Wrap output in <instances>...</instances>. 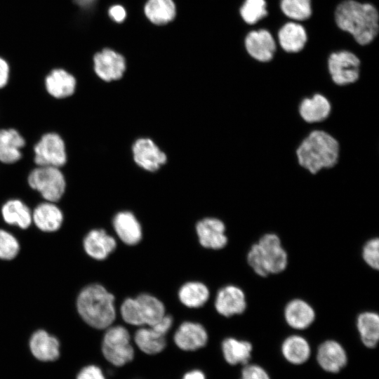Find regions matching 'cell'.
I'll list each match as a JSON object with an SVG mask.
<instances>
[{
	"mask_svg": "<svg viewBox=\"0 0 379 379\" xmlns=\"http://www.w3.org/2000/svg\"><path fill=\"white\" fill-rule=\"evenodd\" d=\"M340 144L331 133L313 128L295 149L298 164L312 175L335 167L340 158Z\"/></svg>",
	"mask_w": 379,
	"mask_h": 379,
	"instance_id": "1",
	"label": "cell"
},
{
	"mask_svg": "<svg viewBox=\"0 0 379 379\" xmlns=\"http://www.w3.org/2000/svg\"><path fill=\"white\" fill-rule=\"evenodd\" d=\"M378 19V12L373 5L354 0L341 2L335 11L338 27L350 32L361 45L370 44L377 36Z\"/></svg>",
	"mask_w": 379,
	"mask_h": 379,
	"instance_id": "2",
	"label": "cell"
},
{
	"mask_svg": "<svg viewBox=\"0 0 379 379\" xmlns=\"http://www.w3.org/2000/svg\"><path fill=\"white\" fill-rule=\"evenodd\" d=\"M114 300V295L104 286L98 284H91L79 294L77 310L83 320L91 327L107 328L116 317Z\"/></svg>",
	"mask_w": 379,
	"mask_h": 379,
	"instance_id": "3",
	"label": "cell"
},
{
	"mask_svg": "<svg viewBox=\"0 0 379 379\" xmlns=\"http://www.w3.org/2000/svg\"><path fill=\"white\" fill-rule=\"evenodd\" d=\"M102 352L107 361L117 367L132 361L135 351L128 331L119 325L108 327L102 342Z\"/></svg>",
	"mask_w": 379,
	"mask_h": 379,
	"instance_id": "4",
	"label": "cell"
},
{
	"mask_svg": "<svg viewBox=\"0 0 379 379\" xmlns=\"http://www.w3.org/2000/svg\"><path fill=\"white\" fill-rule=\"evenodd\" d=\"M27 181L47 201H58L65 191V176L58 167L37 166L30 172Z\"/></svg>",
	"mask_w": 379,
	"mask_h": 379,
	"instance_id": "5",
	"label": "cell"
},
{
	"mask_svg": "<svg viewBox=\"0 0 379 379\" xmlns=\"http://www.w3.org/2000/svg\"><path fill=\"white\" fill-rule=\"evenodd\" d=\"M327 67L330 79L337 86L352 85L361 75V60L350 51L332 53L328 56Z\"/></svg>",
	"mask_w": 379,
	"mask_h": 379,
	"instance_id": "6",
	"label": "cell"
},
{
	"mask_svg": "<svg viewBox=\"0 0 379 379\" xmlns=\"http://www.w3.org/2000/svg\"><path fill=\"white\" fill-rule=\"evenodd\" d=\"M34 162L38 166L60 168L67 161L65 144L60 135L47 133L34 145Z\"/></svg>",
	"mask_w": 379,
	"mask_h": 379,
	"instance_id": "7",
	"label": "cell"
},
{
	"mask_svg": "<svg viewBox=\"0 0 379 379\" xmlns=\"http://www.w3.org/2000/svg\"><path fill=\"white\" fill-rule=\"evenodd\" d=\"M269 274H279L286 270L288 256L280 237L274 233H266L257 242Z\"/></svg>",
	"mask_w": 379,
	"mask_h": 379,
	"instance_id": "8",
	"label": "cell"
},
{
	"mask_svg": "<svg viewBox=\"0 0 379 379\" xmlns=\"http://www.w3.org/2000/svg\"><path fill=\"white\" fill-rule=\"evenodd\" d=\"M132 152L135 164L149 172L159 170L167 161L166 154L148 138L136 140L133 145Z\"/></svg>",
	"mask_w": 379,
	"mask_h": 379,
	"instance_id": "9",
	"label": "cell"
},
{
	"mask_svg": "<svg viewBox=\"0 0 379 379\" xmlns=\"http://www.w3.org/2000/svg\"><path fill=\"white\" fill-rule=\"evenodd\" d=\"M93 63L97 76L107 82L120 79L126 69L124 57L110 48H104L95 54Z\"/></svg>",
	"mask_w": 379,
	"mask_h": 379,
	"instance_id": "10",
	"label": "cell"
},
{
	"mask_svg": "<svg viewBox=\"0 0 379 379\" xmlns=\"http://www.w3.org/2000/svg\"><path fill=\"white\" fill-rule=\"evenodd\" d=\"M316 360L322 370L335 374L347 366L348 356L345 347L339 342L330 339L319 345Z\"/></svg>",
	"mask_w": 379,
	"mask_h": 379,
	"instance_id": "11",
	"label": "cell"
},
{
	"mask_svg": "<svg viewBox=\"0 0 379 379\" xmlns=\"http://www.w3.org/2000/svg\"><path fill=\"white\" fill-rule=\"evenodd\" d=\"M332 105L328 98L321 93H315L303 98L298 106L300 119L310 125H317L330 116Z\"/></svg>",
	"mask_w": 379,
	"mask_h": 379,
	"instance_id": "12",
	"label": "cell"
},
{
	"mask_svg": "<svg viewBox=\"0 0 379 379\" xmlns=\"http://www.w3.org/2000/svg\"><path fill=\"white\" fill-rule=\"evenodd\" d=\"M134 325L151 326L166 314L164 304L157 298L146 293L133 298Z\"/></svg>",
	"mask_w": 379,
	"mask_h": 379,
	"instance_id": "13",
	"label": "cell"
},
{
	"mask_svg": "<svg viewBox=\"0 0 379 379\" xmlns=\"http://www.w3.org/2000/svg\"><path fill=\"white\" fill-rule=\"evenodd\" d=\"M246 306L245 293L237 286H225L217 293L215 302V309L220 314L225 317L244 313Z\"/></svg>",
	"mask_w": 379,
	"mask_h": 379,
	"instance_id": "14",
	"label": "cell"
},
{
	"mask_svg": "<svg viewBox=\"0 0 379 379\" xmlns=\"http://www.w3.org/2000/svg\"><path fill=\"white\" fill-rule=\"evenodd\" d=\"M208 333L199 324L185 321L176 330L173 340L176 346L183 351L192 352L204 347L208 342Z\"/></svg>",
	"mask_w": 379,
	"mask_h": 379,
	"instance_id": "15",
	"label": "cell"
},
{
	"mask_svg": "<svg viewBox=\"0 0 379 379\" xmlns=\"http://www.w3.org/2000/svg\"><path fill=\"white\" fill-rule=\"evenodd\" d=\"M284 317L288 326L301 331L309 328L314 323L316 312L313 307L306 300L294 298L285 305Z\"/></svg>",
	"mask_w": 379,
	"mask_h": 379,
	"instance_id": "16",
	"label": "cell"
},
{
	"mask_svg": "<svg viewBox=\"0 0 379 379\" xmlns=\"http://www.w3.org/2000/svg\"><path fill=\"white\" fill-rule=\"evenodd\" d=\"M245 47L249 55L260 62L271 61L276 51L274 40L266 29L249 32L245 39Z\"/></svg>",
	"mask_w": 379,
	"mask_h": 379,
	"instance_id": "17",
	"label": "cell"
},
{
	"mask_svg": "<svg viewBox=\"0 0 379 379\" xmlns=\"http://www.w3.org/2000/svg\"><path fill=\"white\" fill-rule=\"evenodd\" d=\"M200 244L205 248L218 250L227 244L224 222L215 218L200 220L196 226Z\"/></svg>",
	"mask_w": 379,
	"mask_h": 379,
	"instance_id": "18",
	"label": "cell"
},
{
	"mask_svg": "<svg viewBox=\"0 0 379 379\" xmlns=\"http://www.w3.org/2000/svg\"><path fill=\"white\" fill-rule=\"evenodd\" d=\"M29 348L34 357L42 361H53L60 356L58 340L44 330H38L32 334Z\"/></svg>",
	"mask_w": 379,
	"mask_h": 379,
	"instance_id": "19",
	"label": "cell"
},
{
	"mask_svg": "<svg viewBox=\"0 0 379 379\" xmlns=\"http://www.w3.org/2000/svg\"><path fill=\"white\" fill-rule=\"evenodd\" d=\"M281 352L284 359L293 365L306 363L311 355V346L308 340L298 334L286 337L281 345Z\"/></svg>",
	"mask_w": 379,
	"mask_h": 379,
	"instance_id": "20",
	"label": "cell"
},
{
	"mask_svg": "<svg viewBox=\"0 0 379 379\" xmlns=\"http://www.w3.org/2000/svg\"><path fill=\"white\" fill-rule=\"evenodd\" d=\"M116 247L115 239L104 230H93L84 239L86 253L96 260H104Z\"/></svg>",
	"mask_w": 379,
	"mask_h": 379,
	"instance_id": "21",
	"label": "cell"
},
{
	"mask_svg": "<svg viewBox=\"0 0 379 379\" xmlns=\"http://www.w3.org/2000/svg\"><path fill=\"white\" fill-rule=\"evenodd\" d=\"M25 140L20 133L14 128L0 129V161L13 164L22 157L21 149Z\"/></svg>",
	"mask_w": 379,
	"mask_h": 379,
	"instance_id": "22",
	"label": "cell"
},
{
	"mask_svg": "<svg viewBox=\"0 0 379 379\" xmlns=\"http://www.w3.org/2000/svg\"><path fill=\"white\" fill-rule=\"evenodd\" d=\"M76 79L63 69L52 70L45 79L47 92L58 99L71 96L75 91Z\"/></svg>",
	"mask_w": 379,
	"mask_h": 379,
	"instance_id": "23",
	"label": "cell"
},
{
	"mask_svg": "<svg viewBox=\"0 0 379 379\" xmlns=\"http://www.w3.org/2000/svg\"><path fill=\"white\" fill-rule=\"evenodd\" d=\"M32 220L41 231L55 232L61 227L63 215L61 210L53 202L39 204L32 213Z\"/></svg>",
	"mask_w": 379,
	"mask_h": 379,
	"instance_id": "24",
	"label": "cell"
},
{
	"mask_svg": "<svg viewBox=\"0 0 379 379\" xmlns=\"http://www.w3.org/2000/svg\"><path fill=\"white\" fill-rule=\"evenodd\" d=\"M113 225L117 235L125 244L135 245L140 241L141 227L131 212L118 213L114 218Z\"/></svg>",
	"mask_w": 379,
	"mask_h": 379,
	"instance_id": "25",
	"label": "cell"
},
{
	"mask_svg": "<svg viewBox=\"0 0 379 379\" xmlns=\"http://www.w3.org/2000/svg\"><path fill=\"white\" fill-rule=\"evenodd\" d=\"M221 348L223 358L227 364L244 366L249 363L253 347L249 341L230 337L223 340Z\"/></svg>",
	"mask_w": 379,
	"mask_h": 379,
	"instance_id": "26",
	"label": "cell"
},
{
	"mask_svg": "<svg viewBox=\"0 0 379 379\" xmlns=\"http://www.w3.org/2000/svg\"><path fill=\"white\" fill-rule=\"evenodd\" d=\"M357 329L362 344L374 349L379 341V316L373 311L361 312L357 317Z\"/></svg>",
	"mask_w": 379,
	"mask_h": 379,
	"instance_id": "27",
	"label": "cell"
},
{
	"mask_svg": "<svg viewBox=\"0 0 379 379\" xmlns=\"http://www.w3.org/2000/svg\"><path fill=\"white\" fill-rule=\"evenodd\" d=\"M279 41L281 47L287 53L300 52L307 41V34L300 24L288 22L279 31Z\"/></svg>",
	"mask_w": 379,
	"mask_h": 379,
	"instance_id": "28",
	"label": "cell"
},
{
	"mask_svg": "<svg viewBox=\"0 0 379 379\" xmlns=\"http://www.w3.org/2000/svg\"><path fill=\"white\" fill-rule=\"evenodd\" d=\"M134 341L144 353L154 355L161 352L166 347L165 335L151 326L142 327L136 331Z\"/></svg>",
	"mask_w": 379,
	"mask_h": 379,
	"instance_id": "29",
	"label": "cell"
},
{
	"mask_svg": "<svg viewBox=\"0 0 379 379\" xmlns=\"http://www.w3.org/2000/svg\"><path fill=\"white\" fill-rule=\"evenodd\" d=\"M4 221L15 225L22 229H27L31 225L32 215L29 207L19 199H11L1 208Z\"/></svg>",
	"mask_w": 379,
	"mask_h": 379,
	"instance_id": "30",
	"label": "cell"
},
{
	"mask_svg": "<svg viewBox=\"0 0 379 379\" xmlns=\"http://www.w3.org/2000/svg\"><path fill=\"white\" fill-rule=\"evenodd\" d=\"M144 12L151 22L162 25L175 18L176 8L173 0H148L145 5Z\"/></svg>",
	"mask_w": 379,
	"mask_h": 379,
	"instance_id": "31",
	"label": "cell"
},
{
	"mask_svg": "<svg viewBox=\"0 0 379 379\" xmlns=\"http://www.w3.org/2000/svg\"><path fill=\"white\" fill-rule=\"evenodd\" d=\"M182 304L189 307H199L205 304L209 297L208 288L200 282H187L178 293Z\"/></svg>",
	"mask_w": 379,
	"mask_h": 379,
	"instance_id": "32",
	"label": "cell"
},
{
	"mask_svg": "<svg viewBox=\"0 0 379 379\" xmlns=\"http://www.w3.org/2000/svg\"><path fill=\"white\" fill-rule=\"evenodd\" d=\"M283 13L294 20H305L312 14L310 0H281Z\"/></svg>",
	"mask_w": 379,
	"mask_h": 379,
	"instance_id": "33",
	"label": "cell"
},
{
	"mask_svg": "<svg viewBox=\"0 0 379 379\" xmlns=\"http://www.w3.org/2000/svg\"><path fill=\"white\" fill-rule=\"evenodd\" d=\"M240 14L246 23L255 24L267 15L266 2L265 0H245Z\"/></svg>",
	"mask_w": 379,
	"mask_h": 379,
	"instance_id": "34",
	"label": "cell"
},
{
	"mask_svg": "<svg viewBox=\"0 0 379 379\" xmlns=\"http://www.w3.org/2000/svg\"><path fill=\"white\" fill-rule=\"evenodd\" d=\"M19 250L16 238L7 231L0 230V259L11 260L18 255Z\"/></svg>",
	"mask_w": 379,
	"mask_h": 379,
	"instance_id": "35",
	"label": "cell"
},
{
	"mask_svg": "<svg viewBox=\"0 0 379 379\" xmlns=\"http://www.w3.org/2000/svg\"><path fill=\"white\" fill-rule=\"evenodd\" d=\"M361 255L365 263L371 268H379V239L378 237L368 239L362 247Z\"/></svg>",
	"mask_w": 379,
	"mask_h": 379,
	"instance_id": "36",
	"label": "cell"
},
{
	"mask_svg": "<svg viewBox=\"0 0 379 379\" xmlns=\"http://www.w3.org/2000/svg\"><path fill=\"white\" fill-rule=\"evenodd\" d=\"M239 379H271V377L262 366L248 363L243 366Z\"/></svg>",
	"mask_w": 379,
	"mask_h": 379,
	"instance_id": "37",
	"label": "cell"
},
{
	"mask_svg": "<svg viewBox=\"0 0 379 379\" xmlns=\"http://www.w3.org/2000/svg\"><path fill=\"white\" fill-rule=\"evenodd\" d=\"M77 379H106L102 369L95 365L84 367L78 373Z\"/></svg>",
	"mask_w": 379,
	"mask_h": 379,
	"instance_id": "38",
	"label": "cell"
},
{
	"mask_svg": "<svg viewBox=\"0 0 379 379\" xmlns=\"http://www.w3.org/2000/svg\"><path fill=\"white\" fill-rule=\"evenodd\" d=\"M172 324V317L170 315L165 314L159 321L151 326V327L165 335L171 328Z\"/></svg>",
	"mask_w": 379,
	"mask_h": 379,
	"instance_id": "39",
	"label": "cell"
},
{
	"mask_svg": "<svg viewBox=\"0 0 379 379\" xmlns=\"http://www.w3.org/2000/svg\"><path fill=\"white\" fill-rule=\"evenodd\" d=\"M109 16L117 22H122L126 17L125 8L121 5H114L109 9Z\"/></svg>",
	"mask_w": 379,
	"mask_h": 379,
	"instance_id": "40",
	"label": "cell"
},
{
	"mask_svg": "<svg viewBox=\"0 0 379 379\" xmlns=\"http://www.w3.org/2000/svg\"><path fill=\"white\" fill-rule=\"evenodd\" d=\"M9 78V66L7 62L0 58V88H4Z\"/></svg>",
	"mask_w": 379,
	"mask_h": 379,
	"instance_id": "41",
	"label": "cell"
},
{
	"mask_svg": "<svg viewBox=\"0 0 379 379\" xmlns=\"http://www.w3.org/2000/svg\"><path fill=\"white\" fill-rule=\"evenodd\" d=\"M182 379H206V377L202 371L194 369L185 373Z\"/></svg>",
	"mask_w": 379,
	"mask_h": 379,
	"instance_id": "42",
	"label": "cell"
},
{
	"mask_svg": "<svg viewBox=\"0 0 379 379\" xmlns=\"http://www.w3.org/2000/svg\"><path fill=\"white\" fill-rule=\"evenodd\" d=\"M95 0H76V2L82 7L90 6Z\"/></svg>",
	"mask_w": 379,
	"mask_h": 379,
	"instance_id": "43",
	"label": "cell"
}]
</instances>
